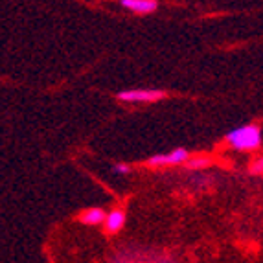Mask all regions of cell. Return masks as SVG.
<instances>
[{"label": "cell", "instance_id": "cell-1", "mask_svg": "<svg viewBox=\"0 0 263 263\" xmlns=\"http://www.w3.org/2000/svg\"><path fill=\"white\" fill-rule=\"evenodd\" d=\"M227 142L237 151H256L261 145V131L256 125H243L228 133Z\"/></svg>", "mask_w": 263, "mask_h": 263}, {"label": "cell", "instance_id": "cell-2", "mask_svg": "<svg viewBox=\"0 0 263 263\" xmlns=\"http://www.w3.org/2000/svg\"><path fill=\"white\" fill-rule=\"evenodd\" d=\"M166 94L162 90H123L118 92V100L127 103H151V101L162 100Z\"/></svg>", "mask_w": 263, "mask_h": 263}, {"label": "cell", "instance_id": "cell-9", "mask_svg": "<svg viewBox=\"0 0 263 263\" xmlns=\"http://www.w3.org/2000/svg\"><path fill=\"white\" fill-rule=\"evenodd\" d=\"M129 171H131V167L125 166V164H116L114 166V173H118V175H127Z\"/></svg>", "mask_w": 263, "mask_h": 263}, {"label": "cell", "instance_id": "cell-3", "mask_svg": "<svg viewBox=\"0 0 263 263\" xmlns=\"http://www.w3.org/2000/svg\"><path fill=\"white\" fill-rule=\"evenodd\" d=\"M188 157V151L179 147V149H173L167 155H153L149 158V166H179V164H184Z\"/></svg>", "mask_w": 263, "mask_h": 263}, {"label": "cell", "instance_id": "cell-7", "mask_svg": "<svg viewBox=\"0 0 263 263\" xmlns=\"http://www.w3.org/2000/svg\"><path fill=\"white\" fill-rule=\"evenodd\" d=\"M186 167L188 170H202V167H208L210 166V158L206 157H195V158H186Z\"/></svg>", "mask_w": 263, "mask_h": 263}, {"label": "cell", "instance_id": "cell-6", "mask_svg": "<svg viewBox=\"0 0 263 263\" xmlns=\"http://www.w3.org/2000/svg\"><path fill=\"white\" fill-rule=\"evenodd\" d=\"M105 219V212L101 208H90L81 214V223L83 224H100Z\"/></svg>", "mask_w": 263, "mask_h": 263}, {"label": "cell", "instance_id": "cell-4", "mask_svg": "<svg viewBox=\"0 0 263 263\" xmlns=\"http://www.w3.org/2000/svg\"><path fill=\"white\" fill-rule=\"evenodd\" d=\"M120 4L135 13H153L157 9V0H120Z\"/></svg>", "mask_w": 263, "mask_h": 263}, {"label": "cell", "instance_id": "cell-8", "mask_svg": "<svg viewBox=\"0 0 263 263\" xmlns=\"http://www.w3.org/2000/svg\"><path fill=\"white\" fill-rule=\"evenodd\" d=\"M261 164H263V162H261V158H256L254 162L250 164V167H249L250 173H254V175H259V173L263 171V166H261Z\"/></svg>", "mask_w": 263, "mask_h": 263}, {"label": "cell", "instance_id": "cell-5", "mask_svg": "<svg viewBox=\"0 0 263 263\" xmlns=\"http://www.w3.org/2000/svg\"><path fill=\"white\" fill-rule=\"evenodd\" d=\"M103 221H105L107 232H120L125 224V214H123V210H112Z\"/></svg>", "mask_w": 263, "mask_h": 263}]
</instances>
